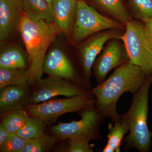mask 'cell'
Listing matches in <instances>:
<instances>
[{"mask_svg":"<svg viewBox=\"0 0 152 152\" xmlns=\"http://www.w3.org/2000/svg\"><path fill=\"white\" fill-rule=\"evenodd\" d=\"M147 76L129 60L115 69L113 73L91 91L96 99V107L104 118L115 123L119 119L117 105L126 92L135 94L143 84Z\"/></svg>","mask_w":152,"mask_h":152,"instance_id":"cell-1","label":"cell"},{"mask_svg":"<svg viewBox=\"0 0 152 152\" xmlns=\"http://www.w3.org/2000/svg\"><path fill=\"white\" fill-rule=\"evenodd\" d=\"M18 31L28 56L30 86L35 85L42 78L47 50L61 31L55 22L49 23L43 20L34 21L29 18L23 10Z\"/></svg>","mask_w":152,"mask_h":152,"instance_id":"cell-2","label":"cell"},{"mask_svg":"<svg viewBox=\"0 0 152 152\" xmlns=\"http://www.w3.org/2000/svg\"><path fill=\"white\" fill-rule=\"evenodd\" d=\"M152 84V75L147 76L143 84L133 94L130 107L120 117L126 123L129 134L124 139L125 150L135 148L140 152H148L151 149L152 132L148 125L149 91Z\"/></svg>","mask_w":152,"mask_h":152,"instance_id":"cell-3","label":"cell"},{"mask_svg":"<svg viewBox=\"0 0 152 152\" xmlns=\"http://www.w3.org/2000/svg\"><path fill=\"white\" fill-rule=\"evenodd\" d=\"M112 29L126 31V26L102 15L84 0H77L75 19L71 32L74 43L78 45L94 34Z\"/></svg>","mask_w":152,"mask_h":152,"instance_id":"cell-4","label":"cell"},{"mask_svg":"<svg viewBox=\"0 0 152 152\" xmlns=\"http://www.w3.org/2000/svg\"><path fill=\"white\" fill-rule=\"evenodd\" d=\"M96 97L91 92L66 99L48 100L27 106L29 115L37 117L47 125L56 123L61 116L67 113L80 112L94 107Z\"/></svg>","mask_w":152,"mask_h":152,"instance_id":"cell-5","label":"cell"},{"mask_svg":"<svg viewBox=\"0 0 152 152\" xmlns=\"http://www.w3.org/2000/svg\"><path fill=\"white\" fill-rule=\"evenodd\" d=\"M80 111L81 119L69 123H59L52 126L50 131L58 140H68L76 138H85L99 140L102 137L100 126L104 118L96 107Z\"/></svg>","mask_w":152,"mask_h":152,"instance_id":"cell-6","label":"cell"},{"mask_svg":"<svg viewBox=\"0 0 152 152\" xmlns=\"http://www.w3.org/2000/svg\"><path fill=\"white\" fill-rule=\"evenodd\" d=\"M120 39L126 49L129 60L147 76L152 75V49L144 36L142 22L131 18Z\"/></svg>","mask_w":152,"mask_h":152,"instance_id":"cell-7","label":"cell"},{"mask_svg":"<svg viewBox=\"0 0 152 152\" xmlns=\"http://www.w3.org/2000/svg\"><path fill=\"white\" fill-rule=\"evenodd\" d=\"M125 31L118 29L104 30L94 34L78 44L79 59L83 76L88 81L93 76L92 67L106 43L113 38H121Z\"/></svg>","mask_w":152,"mask_h":152,"instance_id":"cell-8","label":"cell"},{"mask_svg":"<svg viewBox=\"0 0 152 152\" xmlns=\"http://www.w3.org/2000/svg\"><path fill=\"white\" fill-rule=\"evenodd\" d=\"M35 85L30 104L40 103L58 96L71 97L91 92L70 81L52 76L41 79Z\"/></svg>","mask_w":152,"mask_h":152,"instance_id":"cell-9","label":"cell"},{"mask_svg":"<svg viewBox=\"0 0 152 152\" xmlns=\"http://www.w3.org/2000/svg\"><path fill=\"white\" fill-rule=\"evenodd\" d=\"M129 60V55L121 39L113 38L109 40L93 65V76L96 79V86L106 80L110 71Z\"/></svg>","mask_w":152,"mask_h":152,"instance_id":"cell-10","label":"cell"},{"mask_svg":"<svg viewBox=\"0 0 152 152\" xmlns=\"http://www.w3.org/2000/svg\"><path fill=\"white\" fill-rule=\"evenodd\" d=\"M43 72L50 76L68 80L87 89L91 88L90 82L78 75L73 65L61 49H51L45 57Z\"/></svg>","mask_w":152,"mask_h":152,"instance_id":"cell-11","label":"cell"},{"mask_svg":"<svg viewBox=\"0 0 152 152\" xmlns=\"http://www.w3.org/2000/svg\"><path fill=\"white\" fill-rule=\"evenodd\" d=\"M23 12L22 0H0V40L5 42L18 31Z\"/></svg>","mask_w":152,"mask_h":152,"instance_id":"cell-12","label":"cell"},{"mask_svg":"<svg viewBox=\"0 0 152 152\" xmlns=\"http://www.w3.org/2000/svg\"><path fill=\"white\" fill-rule=\"evenodd\" d=\"M28 87L10 86L0 89L1 116L9 112L25 109L30 104Z\"/></svg>","mask_w":152,"mask_h":152,"instance_id":"cell-13","label":"cell"},{"mask_svg":"<svg viewBox=\"0 0 152 152\" xmlns=\"http://www.w3.org/2000/svg\"><path fill=\"white\" fill-rule=\"evenodd\" d=\"M77 0H54V22L61 31L71 32L75 19Z\"/></svg>","mask_w":152,"mask_h":152,"instance_id":"cell-14","label":"cell"},{"mask_svg":"<svg viewBox=\"0 0 152 152\" xmlns=\"http://www.w3.org/2000/svg\"><path fill=\"white\" fill-rule=\"evenodd\" d=\"M92 6L105 16L126 25L130 20L127 4L124 0H91Z\"/></svg>","mask_w":152,"mask_h":152,"instance_id":"cell-15","label":"cell"},{"mask_svg":"<svg viewBox=\"0 0 152 152\" xmlns=\"http://www.w3.org/2000/svg\"><path fill=\"white\" fill-rule=\"evenodd\" d=\"M23 10L26 15L34 21L54 22L53 6L45 0H22Z\"/></svg>","mask_w":152,"mask_h":152,"instance_id":"cell-16","label":"cell"},{"mask_svg":"<svg viewBox=\"0 0 152 152\" xmlns=\"http://www.w3.org/2000/svg\"><path fill=\"white\" fill-rule=\"evenodd\" d=\"M113 125L109 123L107 142L103 150V152H120L124 136L129 132L127 124L120 117V114L119 119Z\"/></svg>","mask_w":152,"mask_h":152,"instance_id":"cell-17","label":"cell"},{"mask_svg":"<svg viewBox=\"0 0 152 152\" xmlns=\"http://www.w3.org/2000/svg\"><path fill=\"white\" fill-rule=\"evenodd\" d=\"M28 69L0 68V89L10 86L28 87Z\"/></svg>","mask_w":152,"mask_h":152,"instance_id":"cell-18","label":"cell"},{"mask_svg":"<svg viewBox=\"0 0 152 152\" xmlns=\"http://www.w3.org/2000/svg\"><path fill=\"white\" fill-rule=\"evenodd\" d=\"M27 62L18 48L11 47L4 49L0 54V68L27 69Z\"/></svg>","mask_w":152,"mask_h":152,"instance_id":"cell-19","label":"cell"},{"mask_svg":"<svg viewBox=\"0 0 152 152\" xmlns=\"http://www.w3.org/2000/svg\"><path fill=\"white\" fill-rule=\"evenodd\" d=\"M47 125L40 119L29 116L24 124L16 134L26 140L35 138L45 134Z\"/></svg>","mask_w":152,"mask_h":152,"instance_id":"cell-20","label":"cell"},{"mask_svg":"<svg viewBox=\"0 0 152 152\" xmlns=\"http://www.w3.org/2000/svg\"><path fill=\"white\" fill-rule=\"evenodd\" d=\"M127 4L132 18L144 21L152 18V0H127Z\"/></svg>","mask_w":152,"mask_h":152,"instance_id":"cell-21","label":"cell"},{"mask_svg":"<svg viewBox=\"0 0 152 152\" xmlns=\"http://www.w3.org/2000/svg\"><path fill=\"white\" fill-rule=\"evenodd\" d=\"M29 116L25 109L13 111L1 117V124L10 134L16 133L23 126Z\"/></svg>","mask_w":152,"mask_h":152,"instance_id":"cell-22","label":"cell"},{"mask_svg":"<svg viewBox=\"0 0 152 152\" xmlns=\"http://www.w3.org/2000/svg\"><path fill=\"white\" fill-rule=\"evenodd\" d=\"M58 141L54 136L45 134L35 138L28 140L20 152H44L49 151Z\"/></svg>","mask_w":152,"mask_h":152,"instance_id":"cell-23","label":"cell"},{"mask_svg":"<svg viewBox=\"0 0 152 152\" xmlns=\"http://www.w3.org/2000/svg\"><path fill=\"white\" fill-rule=\"evenodd\" d=\"M28 140L21 137L16 133H12L4 142L0 146L1 152H20Z\"/></svg>","mask_w":152,"mask_h":152,"instance_id":"cell-24","label":"cell"},{"mask_svg":"<svg viewBox=\"0 0 152 152\" xmlns=\"http://www.w3.org/2000/svg\"><path fill=\"white\" fill-rule=\"evenodd\" d=\"M91 141L85 138L79 137L67 140L68 152H93L94 144L90 143Z\"/></svg>","mask_w":152,"mask_h":152,"instance_id":"cell-25","label":"cell"},{"mask_svg":"<svg viewBox=\"0 0 152 152\" xmlns=\"http://www.w3.org/2000/svg\"><path fill=\"white\" fill-rule=\"evenodd\" d=\"M142 22L144 36L152 49V18Z\"/></svg>","mask_w":152,"mask_h":152,"instance_id":"cell-26","label":"cell"},{"mask_svg":"<svg viewBox=\"0 0 152 152\" xmlns=\"http://www.w3.org/2000/svg\"><path fill=\"white\" fill-rule=\"evenodd\" d=\"M10 133L2 125L0 124V146L8 138Z\"/></svg>","mask_w":152,"mask_h":152,"instance_id":"cell-27","label":"cell"},{"mask_svg":"<svg viewBox=\"0 0 152 152\" xmlns=\"http://www.w3.org/2000/svg\"><path fill=\"white\" fill-rule=\"evenodd\" d=\"M45 1L48 2L50 5L53 6V3L54 0H45Z\"/></svg>","mask_w":152,"mask_h":152,"instance_id":"cell-28","label":"cell"}]
</instances>
